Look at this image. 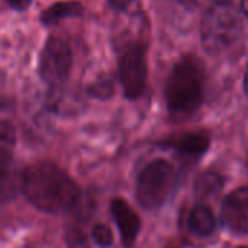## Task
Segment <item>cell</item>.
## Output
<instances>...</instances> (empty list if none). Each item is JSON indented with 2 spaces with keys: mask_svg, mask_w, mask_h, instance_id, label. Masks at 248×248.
I'll return each mask as SVG.
<instances>
[{
  "mask_svg": "<svg viewBox=\"0 0 248 248\" xmlns=\"http://www.w3.org/2000/svg\"><path fill=\"white\" fill-rule=\"evenodd\" d=\"M8 2L16 11H27L32 3V0H8Z\"/></svg>",
  "mask_w": 248,
  "mask_h": 248,
  "instance_id": "ac0fdd59",
  "label": "cell"
},
{
  "mask_svg": "<svg viewBox=\"0 0 248 248\" xmlns=\"http://www.w3.org/2000/svg\"><path fill=\"white\" fill-rule=\"evenodd\" d=\"M239 248H245V247H239Z\"/></svg>",
  "mask_w": 248,
  "mask_h": 248,
  "instance_id": "7402d4cb",
  "label": "cell"
},
{
  "mask_svg": "<svg viewBox=\"0 0 248 248\" xmlns=\"http://www.w3.org/2000/svg\"><path fill=\"white\" fill-rule=\"evenodd\" d=\"M244 31V21L239 11L229 5H213L200 22V40L210 56H219L233 46Z\"/></svg>",
  "mask_w": 248,
  "mask_h": 248,
  "instance_id": "3957f363",
  "label": "cell"
},
{
  "mask_svg": "<svg viewBox=\"0 0 248 248\" xmlns=\"http://www.w3.org/2000/svg\"><path fill=\"white\" fill-rule=\"evenodd\" d=\"M111 212L117 222V226L121 233V239L126 247L133 245L139 229H140V219L136 212L124 202L123 199H114L111 203Z\"/></svg>",
  "mask_w": 248,
  "mask_h": 248,
  "instance_id": "ba28073f",
  "label": "cell"
},
{
  "mask_svg": "<svg viewBox=\"0 0 248 248\" xmlns=\"http://www.w3.org/2000/svg\"><path fill=\"white\" fill-rule=\"evenodd\" d=\"M21 188L27 199L47 213H64L78 206L82 197L73 178L50 162L28 167L21 177Z\"/></svg>",
  "mask_w": 248,
  "mask_h": 248,
  "instance_id": "6da1fadb",
  "label": "cell"
},
{
  "mask_svg": "<svg viewBox=\"0 0 248 248\" xmlns=\"http://www.w3.org/2000/svg\"><path fill=\"white\" fill-rule=\"evenodd\" d=\"M118 76L123 91L129 99H138L146 88L148 62L146 50L142 43L126 46L118 59Z\"/></svg>",
  "mask_w": 248,
  "mask_h": 248,
  "instance_id": "5b68a950",
  "label": "cell"
},
{
  "mask_svg": "<svg viewBox=\"0 0 248 248\" xmlns=\"http://www.w3.org/2000/svg\"><path fill=\"white\" fill-rule=\"evenodd\" d=\"M178 175L172 164L165 159L152 161L143 168L138 180V200L145 209H158L174 194Z\"/></svg>",
  "mask_w": 248,
  "mask_h": 248,
  "instance_id": "277c9868",
  "label": "cell"
},
{
  "mask_svg": "<svg viewBox=\"0 0 248 248\" xmlns=\"http://www.w3.org/2000/svg\"><path fill=\"white\" fill-rule=\"evenodd\" d=\"M70 69L72 50L69 44L59 37H50L40 57L38 70L41 79L51 86H57L67 79Z\"/></svg>",
  "mask_w": 248,
  "mask_h": 248,
  "instance_id": "8992f818",
  "label": "cell"
},
{
  "mask_svg": "<svg viewBox=\"0 0 248 248\" xmlns=\"http://www.w3.org/2000/svg\"><path fill=\"white\" fill-rule=\"evenodd\" d=\"M92 236H93L95 242H98L99 245H105L107 247V245H109L112 242V232L104 223H98V225L93 226Z\"/></svg>",
  "mask_w": 248,
  "mask_h": 248,
  "instance_id": "9a60e30c",
  "label": "cell"
},
{
  "mask_svg": "<svg viewBox=\"0 0 248 248\" xmlns=\"http://www.w3.org/2000/svg\"><path fill=\"white\" fill-rule=\"evenodd\" d=\"M222 188V178L216 172H204L196 183V191L200 196H212Z\"/></svg>",
  "mask_w": 248,
  "mask_h": 248,
  "instance_id": "5bb4252c",
  "label": "cell"
},
{
  "mask_svg": "<svg viewBox=\"0 0 248 248\" xmlns=\"http://www.w3.org/2000/svg\"><path fill=\"white\" fill-rule=\"evenodd\" d=\"M16 145V132L11 123L0 120V167H8L12 162Z\"/></svg>",
  "mask_w": 248,
  "mask_h": 248,
  "instance_id": "7c38bea8",
  "label": "cell"
},
{
  "mask_svg": "<svg viewBox=\"0 0 248 248\" xmlns=\"http://www.w3.org/2000/svg\"><path fill=\"white\" fill-rule=\"evenodd\" d=\"M165 146L175 149L183 155H202L209 148V138L206 133H186L165 142Z\"/></svg>",
  "mask_w": 248,
  "mask_h": 248,
  "instance_id": "9c48e42d",
  "label": "cell"
},
{
  "mask_svg": "<svg viewBox=\"0 0 248 248\" xmlns=\"http://www.w3.org/2000/svg\"><path fill=\"white\" fill-rule=\"evenodd\" d=\"M239 14L248 18V0H241L239 2Z\"/></svg>",
  "mask_w": 248,
  "mask_h": 248,
  "instance_id": "d6986e66",
  "label": "cell"
},
{
  "mask_svg": "<svg viewBox=\"0 0 248 248\" xmlns=\"http://www.w3.org/2000/svg\"><path fill=\"white\" fill-rule=\"evenodd\" d=\"M244 91L248 95V63H247V69H245V75H244Z\"/></svg>",
  "mask_w": 248,
  "mask_h": 248,
  "instance_id": "ffe728a7",
  "label": "cell"
},
{
  "mask_svg": "<svg viewBox=\"0 0 248 248\" xmlns=\"http://www.w3.org/2000/svg\"><path fill=\"white\" fill-rule=\"evenodd\" d=\"M188 228L197 236H210L216 229V217L206 204H197L188 215Z\"/></svg>",
  "mask_w": 248,
  "mask_h": 248,
  "instance_id": "30bf717a",
  "label": "cell"
},
{
  "mask_svg": "<svg viewBox=\"0 0 248 248\" xmlns=\"http://www.w3.org/2000/svg\"><path fill=\"white\" fill-rule=\"evenodd\" d=\"M215 5H229L231 0H212Z\"/></svg>",
  "mask_w": 248,
  "mask_h": 248,
  "instance_id": "44dd1931",
  "label": "cell"
},
{
  "mask_svg": "<svg viewBox=\"0 0 248 248\" xmlns=\"http://www.w3.org/2000/svg\"><path fill=\"white\" fill-rule=\"evenodd\" d=\"M21 188V178L11 165L0 167V204L11 202Z\"/></svg>",
  "mask_w": 248,
  "mask_h": 248,
  "instance_id": "4fadbf2b",
  "label": "cell"
},
{
  "mask_svg": "<svg viewBox=\"0 0 248 248\" xmlns=\"http://www.w3.org/2000/svg\"><path fill=\"white\" fill-rule=\"evenodd\" d=\"M133 2H135V0H108V6L112 11L123 12V11H126Z\"/></svg>",
  "mask_w": 248,
  "mask_h": 248,
  "instance_id": "e0dca14e",
  "label": "cell"
},
{
  "mask_svg": "<svg viewBox=\"0 0 248 248\" xmlns=\"http://www.w3.org/2000/svg\"><path fill=\"white\" fill-rule=\"evenodd\" d=\"M67 244H69V248H89L85 232H82L80 229H76V228L69 231Z\"/></svg>",
  "mask_w": 248,
  "mask_h": 248,
  "instance_id": "2e32d148",
  "label": "cell"
},
{
  "mask_svg": "<svg viewBox=\"0 0 248 248\" xmlns=\"http://www.w3.org/2000/svg\"><path fill=\"white\" fill-rule=\"evenodd\" d=\"M222 225L232 233H248V187L231 191L220 209Z\"/></svg>",
  "mask_w": 248,
  "mask_h": 248,
  "instance_id": "52a82bcc",
  "label": "cell"
},
{
  "mask_svg": "<svg viewBox=\"0 0 248 248\" xmlns=\"http://www.w3.org/2000/svg\"><path fill=\"white\" fill-rule=\"evenodd\" d=\"M204 67L196 56H183L172 67L167 85L165 101L177 118L194 114L204 98Z\"/></svg>",
  "mask_w": 248,
  "mask_h": 248,
  "instance_id": "7a4b0ae2",
  "label": "cell"
},
{
  "mask_svg": "<svg viewBox=\"0 0 248 248\" xmlns=\"http://www.w3.org/2000/svg\"><path fill=\"white\" fill-rule=\"evenodd\" d=\"M82 14L83 6L79 2H57L41 14V22L44 25H54L64 18L79 16Z\"/></svg>",
  "mask_w": 248,
  "mask_h": 248,
  "instance_id": "8fae6325",
  "label": "cell"
}]
</instances>
